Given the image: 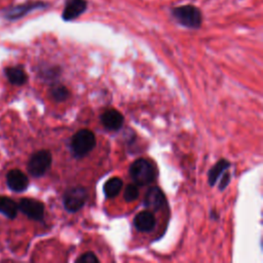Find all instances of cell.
<instances>
[{"label": "cell", "mask_w": 263, "mask_h": 263, "mask_svg": "<svg viewBox=\"0 0 263 263\" xmlns=\"http://www.w3.org/2000/svg\"><path fill=\"white\" fill-rule=\"evenodd\" d=\"M76 262H79V263H98L99 259L97 258V256L93 253L86 252V253L82 254L78 259H76Z\"/></svg>", "instance_id": "cell-19"}, {"label": "cell", "mask_w": 263, "mask_h": 263, "mask_svg": "<svg viewBox=\"0 0 263 263\" xmlns=\"http://www.w3.org/2000/svg\"><path fill=\"white\" fill-rule=\"evenodd\" d=\"M7 186L15 192L25 191L29 185L28 177L20 170H11L6 176Z\"/></svg>", "instance_id": "cell-9"}, {"label": "cell", "mask_w": 263, "mask_h": 263, "mask_svg": "<svg viewBox=\"0 0 263 263\" xmlns=\"http://www.w3.org/2000/svg\"><path fill=\"white\" fill-rule=\"evenodd\" d=\"M165 202L164 194L158 187H151L145 194L144 206L153 212H157L163 208Z\"/></svg>", "instance_id": "cell-8"}, {"label": "cell", "mask_w": 263, "mask_h": 263, "mask_svg": "<svg viewBox=\"0 0 263 263\" xmlns=\"http://www.w3.org/2000/svg\"><path fill=\"white\" fill-rule=\"evenodd\" d=\"M135 227L142 232L151 231L155 226L154 215L150 211H143L138 213L134 218Z\"/></svg>", "instance_id": "cell-11"}, {"label": "cell", "mask_w": 263, "mask_h": 263, "mask_svg": "<svg viewBox=\"0 0 263 263\" xmlns=\"http://www.w3.org/2000/svg\"><path fill=\"white\" fill-rule=\"evenodd\" d=\"M51 154L47 150H39L32 154L28 161V172L33 177L43 176L50 167Z\"/></svg>", "instance_id": "cell-4"}, {"label": "cell", "mask_w": 263, "mask_h": 263, "mask_svg": "<svg viewBox=\"0 0 263 263\" xmlns=\"http://www.w3.org/2000/svg\"><path fill=\"white\" fill-rule=\"evenodd\" d=\"M174 18L183 27L188 29H198L202 23V14L199 8L194 5L186 4L174 7L172 10Z\"/></svg>", "instance_id": "cell-1"}, {"label": "cell", "mask_w": 263, "mask_h": 263, "mask_svg": "<svg viewBox=\"0 0 263 263\" xmlns=\"http://www.w3.org/2000/svg\"><path fill=\"white\" fill-rule=\"evenodd\" d=\"M123 197L126 201H134L139 197V189L136 185L134 184H128L123 193Z\"/></svg>", "instance_id": "cell-18"}, {"label": "cell", "mask_w": 263, "mask_h": 263, "mask_svg": "<svg viewBox=\"0 0 263 263\" xmlns=\"http://www.w3.org/2000/svg\"><path fill=\"white\" fill-rule=\"evenodd\" d=\"M101 121L107 129L117 130L123 124V116L119 111L115 109H109L102 114Z\"/></svg>", "instance_id": "cell-10"}, {"label": "cell", "mask_w": 263, "mask_h": 263, "mask_svg": "<svg viewBox=\"0 0 263 263\" xmlns=\"http://www.w3.org/2000/svg\"><path fill=\"white\" fill-rule=\"evenodd\" d=\"M86 9V0H66L62 17L65 22H70L80 16Z\"/></svg>", "instance_id": "cell-7"}, {"label": "cell", "mask_w": 263, "mask_h": 263, "mask_svg": "<svg viewBox=\"0 0 263 263\" xmlns=\"http://www.w3.org/2000/svg\"><path fill=\"white\" fill-rule=\"evenodd\" d=\"M50 95L51 97L58 101V102H62V101H65L69 98L70 96V91L68 90V88L64 85H55L51 88V91H50Z\"/></svg>", "instance_id": "cell-17"}, {"label": "cell", "mask_w": 263, "mask_h": 263, "mask_svg": "<svg viewBox=\"0 0 263 263\" xmlns=\"http://www.w3.org/2000/svg\"><path fill=\"white\" fill-rule=\"evenodd\" d=\"M70 146L75 157H83L96 146L95 134L86 128L80 129L72 137Z\"/></svg>", "instance_id": "cell-3"}, {"label": "cell", "mask_w": 263, "mask_h": 263, "mask_svg": "<svg viewBox=\"0 0 263 263\" xmlns=\"http://www.w3.org/2000/svg\"><path fill=\"white\" fill-rule=\"evenodd\" d=\"M121 188H122L121 179L117 178V177H113V178H110L104 184L103 190H104V194L106 195V197L112 198V197H115L119 194Z\"/></svg>", "instance_id": "cell-16"}, {"label": "cell", "mask_w": 263, "mask_h": 263, "mask_svg": "<svg viewBox=\"0 0 263 263\" xmlns=\"http://www.w3.org/2000/svg\"><path fill=\"white\" fill-rule=\"evenodd\" d=\"M87 199V191L82 186H75L68 189L63 198L64 206L69 213H75L79 211Z\"/></svg>", "instance_id": "cell-5"}, {"label": "cell", "mask_w": 263, "mask_h": 263, "mask_svg": "<svg viewBox=\"0 0 263 263\" xmlns=\"http://www.w3.org/2000/svg\"><path fill=\"white\" fill-rule=\"evenodd\" d=\"M17 204L7 196H0V213L9 219L15 218L17 214Z\"/></svg>", "instance_id": "cell-14"}, {"label": "cell", "mask_w": 263, "mask_h": 263, "mask_svg": "<svg viewBox=\"0 0 263 263\" xmlns=\"http://www.w3.org/2000/svg\"><path fill=\"white\" fill-rule=\"evenodd\" d=\"M17 208L30 219L41 221L44 217V205L41 201L33 198H22Z\"/></svg>", "instance_id": "cell-6"}, {"label": "cell", "mask_w": 263, "mask_h": 263, "mask_svg": "<svg viewBox=\"0 0 263 263\" xmlns=\"http://www.w3.org/2000/svg\"><path fill=\"white\" fill-rule=\"evenodd\" d=\"M4 71L9 82L12 84L21 85L27 81V75L25 71L20 67H8L5 68Z\"/></svg>", "instance_id": "cell-13"}, {"label": "cell", "mask_w": 263, "mask_h": 263, "mask_svg": "<svg viewBox=\"0 0 263 263\" xmlns=\"http://www.w3.org/2000/svg\"><path fill=\"white\" fill-rule=\"evenodd\" d=\"M129 176L137 185L145 186L154 181L156 173L150 161L145 158H139L130 164Z\"/></svg>", "instance_id": "cell-2"}, {"label": "cell", "mask_w": 263, "mask_h": 263, "mask_svg": "<svg viewBox=\"0 0 263 263\" xmlns=\"http://www.w3.org/2000/svg\"><path fill=\"white\" fill-rule=\"evenodd\" d=\"M44 6H46V4L43 2H29L26 4H22V5L15 6V7L11 8L10 10H8L6 13V17H8L10 20H15V18L22 17L23 15H25L26 13H28L34 9L43 8Z\"/></svg>", "instance_id": "cell-12"}, {"label": "cell", "mask_w": 263, "mask_h": 263, "mask_svg": "<svg viewBox=\"0 0 263 263\" xmlns=\"http://www.w3.org/2000/svg\"><path fill=\"white\" fill-rule=\"evenodd\" d=\"M230 166V162L226 159H220L209 172V184L211 186H214L218 180V178Z\"/></svg>", "instance_id": "cell-15"}, {"label": "cell", "mask_w": 263, "mask_h": 263, "mask_svg": "<svg viewBox=\"0 0 263 263\" xmlns=\"http://www.w3.org/2000/svg\"><path fill=\"white\" fill-rule=\"evenodd\" d=\"M229 182H230V174L229 173H224V175L222 176L220 185H219V189L224 190V188L229 184Z\"/></svg>", "instance_id": "cell-20"}]
</instances>
